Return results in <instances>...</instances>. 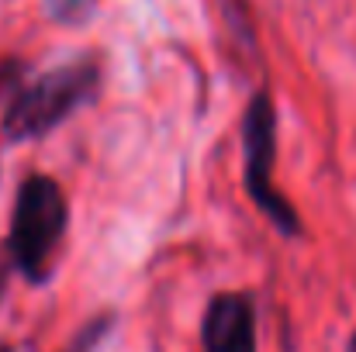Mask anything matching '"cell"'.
<instances>
[{"mask_svg": "<svg viewBox=\"0 0 356 352\" xmlns=\"http://www.w3.org/2000/svg\"><path fill=\"white\" fill-rule=\"evenodd\" d=\"M108 332H111V315H97V318H90V321L76 332V339H73L63 352H94Z\"/></svg>", "mask_w": 356, "mask_h": 352, "instance_id": "obj_5", "label": "cell"}, {"mask_svg": "<svg viewBox=\"0 0 356 352\" xmlns=\"http://www.w3.org/2000/svg\"><path fill=\"white\" fill-rule=\"evenodd\" d=\"M204 352H256V308L249 294H215L201 325Z\"/></svg>", "mask_w": 356, "mask_h": 352, "instance_id": "obj_4", "label": "cell"}, {"mask_svg": "<svg viewBox=\"0 0 356 352\" xmlns=\"http://www.w3.org/2000/svg\"><path fill=\"white\" fill-rule=\"evenodd\" d=\"M24 73V66L17 62V59H3L0 62V94H7V90H14L17 87V76Z\"/></svg>", "mask_w": 356, "mask_h": 352, "instance_id": "obj_6", "label": "cell"}, {"mask_svg": "<svg viewBox=\"0 0 356 352\" xmlns=\"http://www.w3.org/2000/svg\"><path fill=\"white\" fill-rule=\"evenodd\" d=\"M242 149H245V190L252 204L284 235H301V218L294 204L273 187V156H277V111L270 90H256L242 117Z\"/></svg>", "mask_w": 356, "mask_h": 352, "instance_id": "obj_3", "label": "cell"}, {"mask_svg": "<svg viewBox=\"0 0 356 352\" xmlns=\"http://www.w3.org/2000/svg\"><path fill=\"white\" fill-rule=\"evenodd\" d=\"M97 87H101L97 59H76V62L42 73L35 83L21 87L10 97V108L3 115L7 142L45 138L59 121H66L73 111L90 104L97 97Z\"/></svg>", "mask_w": 356, "mask_h": 352, "instance_id": "obj_1", "label": "cell"}, {"mask_svg": "<svg viewBox=\"0 0 356 352\" xmlns=\"http://www.w3.org/2000/svg\"><path fill=\"white\" fill-rule=\"evenodd\" d=\"M66 225H70V204L63 187L45 173H31L17 187L10 232H7V252L14 266L24 273V280L31 283L49 280L52 255L66 235Z\"/></svg>", "mask_w": 356, "mask_h": 352, "instance_id": "obj_2", "label": "cell"}, {"mask_svg": "<svg viewBox=\"0 0 356 352\" xmlns=\"http://www.w3.org/2000/svg\"><path fill=\"white\" fill-rule=\"evenodd\" d=\"M3 294H7V273L0 269V301H3Z\"/></svg>", "mask_w": 356, "mask_h": 352, "instance_id": "obj_7", "label": "cell"}, {"mask_svg": "<svg viewBox=\"0 0 356 352\" xmlns=\"http://www.w3.org/2000/svg\"><path fill=\"white\" fill-rule=\"evenodd\" d=\"M350 352H356V332H353V339H350Z\"/></svg>", "mask_w": 356, "mask_h": 352, "instance_id": "obj_8", "label": "cell"}, {"mask_svg": "<svg viewBox=\"0 0 356 352\" xmlns=\"http://www.w3.org/2000/svg\"><path fill=\"white\" fill-rule=\"evenodd\" d=\"M0 352H14V349H10V346H0Z\"/></svg>", "mask_w": 356, "mask_h": 352, "instance_id": "obj_9", "label": "cell"}]
</instances>
